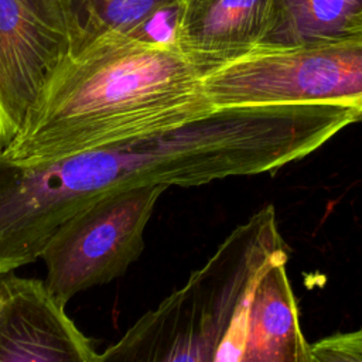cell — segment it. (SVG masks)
I'll use <instances>...</instances> for the list:
<instances>
[{
    "label": "cell",
    "mask_w": 362,
    "mask_h": 362,
    "mask_svg": "<svg viewBox=\"0 0 362 362\" xmlns=\"http://www.w3.org/2000/svg\"><path fill=\"white\" fill-rule=\"evenodd\" d=\"M354 119L351 107L338 105L225 106L35 165L14 164L0 150V274L41 257L68 218L106 194L272 171L317 150Z\"/></svg>",
    "instance_id": "1"
},
{
    "label": "cell",
    "mask_w": 362,
    "mask_h": 362,
    "mask_svg": "<svg viewBox=\"0 0 362 362\" xmlns=\"http://www.w3.org/2000/svg\"><path fill=\"white\" fill-rule=\"evenodd\" d=\"M202 78L175 41L106 33L69 57L0 150L14 164L35 165L182 126L216 109Z\"/></svg>",
    "instance_id": "2"
},
{
    "label": "cell",
    "mask_w": 362,
    "mask_h": 362,
    "mask_svg": "<svg viewBox=\"0 0 362 362\" xmlns=\"http://www.w3.org/2000/svg\"><path fill=\"white\" fill-rule=\"evenodd\" d=\"M283 253L274 208L267 205L239 225L181 288L106 348L100 361L243 362L256 284Z\"/></svg>",
    "instance_id": "3"
},
{
    "label": "cell",
    "mask_w": 362,
    "mask_h": 362,
    "mask_svg": "<svg viewBox=\"0 0 362 362\" xmlns=\"http://www.w3.org/2000/svg\"><path fill=\"white\" fill-rule=\"evenodd\" d=\"M214 107L339 105L362 109V40L257 48L202 78Z\"/></svg>",
    "instance_id": "4"
},
{
    "label": "cell",
    "mask_w": 362,
    "mask_h": 362,
    "mask_svg": "<svg viewBox=\"0 0 362 362\" xmlns=\"http://www.w3.org/2000/svg\"><path fill=\"white\" fill-rule=\"evenodd\" d=\"M167 188L116 189L68 218L41 253L51 293L66 304L78 293L123 276L141 255L147 222Z\"/></svg>",
    "instance_id": "5"
},
{
    "label": "cell",
    "mask_w": 362,
    "mask_h": 362,
    "mask_svg": "<svg viewBox=\"0 0 362 362\" xmlns=\"http://www.w3.org/2000/svg\"><path fill=\"white\" fill-rule=\"evenodd\" d=\"M75 52L64 0H0V147L27 124Z\"/></svg>",
    "instance_id": "6"
},
{
    "label": "cell",
    "mask_w": 362,
    "mask_h": 362,
    "mask_svg": "<svg viewBox=\"0 0 362 362\" xmlns=\"http://www.w3.org/2000/svg\"><path fill=\"white\" fill-rule=\"evenodd\" d=\"M79 331L45 281L0 274V362H96Z\"/></svg>",
    "instance_id": "7"
},
{
    "label": "cell",
    "mask_w": 362,
    "mask_h": 362,
    "mask_svg": "<svg viewBox=\"0 0 362 362\" xmlns=\"http://www.w3.org/2000/svg\"><path fill=\"white\" fill-rule=\"evenodd\" d=\"M270 4L272 0H184L175 42L205 76L259 47Z\"/></svg>",
    "instance_id": "8"
},
{
    "label": "cell",
    "mask_w": 362,
    "mask_h": 362,
    "mask_svg": "<svg viewBox=\"0 0 362 362\" xmlns=\"http://www.w3.org/2000/svg\"><path fill=\"white\" fill-rule=\"evenodd\" d=\"M286 257L283 253L272 260L256 284L243 362H313L286 273Z\"/></svg>",
    "instance_id": "9"
},
{
    "label": "cell",
    "mask_w": 362,
    "mask_h": 362,
    "mask_svg": "<svg viewBox=\"0 0 362 362\" xmlns=\"http://www.w3.org/2000/svg\"><path fill=\"white\" fill-rule=\"evenodd\" d=\"M75 52L106 33L150 41H175L184 0H64ZM74 52V54H75Z\"/></svg>",
    "instance_id": "10"
},
{
    "label": "cell",
    "mask_w": 362,
    "mask_h": 362,
    "mask_svg": "<svg viewBox=\"0 0 362 362\" xmlns=\"http://www.w3.org/2000/svg\"><path fill=\"white\" fill-rule=\"evenodd\" d=\"M349 40H362V0H272L257 48Z\"/></svg>",
    "instance_id": "11"
},
{
    "label": "cell",
    "mask_w": 362,
    "mask_h": 362,
    "mask_svg": "<svg viewBox=\"0 0 362 362\" xmlns=\"http://www.w3.org/2000/svg\"><path fill=\"white\" fill-rule=\"evenodd\" d=\"M311 356L313 362H362V328L313 344Z\"/></svg>",
    "instance_id": "12"
}]
</instances>
